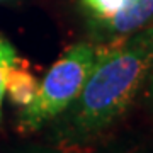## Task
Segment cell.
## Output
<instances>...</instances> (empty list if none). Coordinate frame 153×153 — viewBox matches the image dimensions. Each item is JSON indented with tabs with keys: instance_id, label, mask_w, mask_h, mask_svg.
<instances>
[{
	"instance_id": "cell-1",
	"label": "cell",
	"mask_w": 153,
	"mask_h": 153,
	"mask_svg": "<svg viewBox=\"0 0 153 153\" xmlns=\"http://www.w3.org/2000/svg\"><path fill=\"white\" fill-rule=\"evenodd\" d=\"M153 70V24L105 44L80 94L55 119L53 138L83 145L111 129L140 95Z\"/></svg>"
},
{
	"instance_id": "cell-2",
	"label": "cell",
	"mask_w": 153,
	"mask_h": 153,
	"mask_svg": "<svg viewBox=\"0 0 153 153\" xmlns=\"http://www.w3.org/2000/svg\"><path fill=\"white\" fill-rule=\"evenodd\" d=\"M105 43H76L63 51L53 63L33 102L21 109L17 129L31 134L61 116L80 94L92 68L99 61Z\"/></svg>"
},
{
	"instance_id": "cell-3",
	"label": "cell",
	"mask_w": 153,
	"mask_h": 153,
	"mask_svg": "<svg viewBox=\"0 0 153 153\" xmlns=\"http://www.w3.org/2000/svg\"><path fill=\"white\" fill-rule=\"evenodd\" d=\"M153 24V0H123L116 14L90 31L95 43H117Z\"/></svg>"
},
{
	"instance_id": "cell-4",
	"label": "cell",
	"mask_w": 153,
	"mask_h": 153,
	"mask_svg": "<svg viewBox=\"0 0 153 153\" xmlns=\"http://www.w3.org/2000/svg\"><path fill=\"white\" fill-rule=\"evenodd\" d=\"M39 80L27 70L21 66V61L12 65L5 75V97L12 104L24 109L33 102L39 90Z\"/></svg>"
},
{
	"instance_id": "cell-5",
	"label": "cell",
	"mask_w": 153,
	"mask_h": 153,
	"mask_svg": "<svg viewBox=\"0 0 153 153\" xmlns=\"http://www.w3.org/2000/svg\"><path fill=\"white\" fill-rule=\"evenodd\" d=\"M121 2L123 0H78V9L85 19L88 33L116 14Z\"/></svg>"
},
{
	"instance_id": "cell-6",
	"label": "cell",
	"mask_w": 153,
	"mask_h": 153,
	"mask_svg": "<svg viewBox=\"0 0 153 153\" xmlns=\"http://www.w3.org/2000/svg\"><path fill=\"white\" fill-rule=\"evenodd\" d=\"M19 55H17L16 48L5 36L0 34V123H2V116H4V99H5V75L7 70L12 65L19 63Z\"/></svg>"
},
{
	"instance_id": "cell-7",
	"label": "cell",
	"mask_w": 153,
	"mask_h": 153,
	"mask_svg": "<svg viewBox=\"0 0 153 153\" xmlns=\"http://www.w3.org/2000/svg\"><path fill=\"white\" fill-rule=\"evenodd\" d=\"M150 97H152V102H153V70L150 73Z\"/></svg>"
},
{
	"instance_id": "cell-8",
	"label": "cell",
	"mask_w": 153,
	"mask_h": 153,
	"mask_svg": "<svg viewBox=\"0 0 153 153\" xmlns=\"http://www.w3.org/2000/svg\"><path fill=\"white\" fill-rule=\"evenodd\" d=\"M10 2H16V0H0V4H10Z\"/></svg>"
},
{
	"instance_id": "cell-9",
	"label": "cell",
	"mask_w": 153,
	"mask_h": 153,
	"mask_svg": "<svg viewBox=\"0 0 153 153\" xmlns=\"http://www.w3.org/2000/svg\"><path fill=\"white\" fill-rule=\"evenodd\" d=\"M39 153H58V152H39Z\"/></svg>"
}]
</instances>
